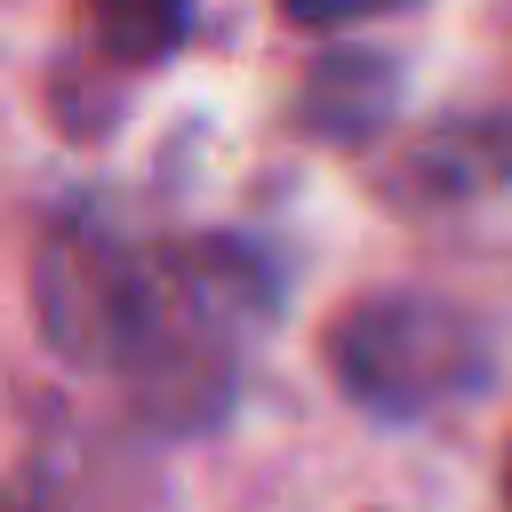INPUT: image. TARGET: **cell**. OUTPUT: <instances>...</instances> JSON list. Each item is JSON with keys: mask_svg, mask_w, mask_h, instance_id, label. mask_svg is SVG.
Here are the masks:
<instances>
[{"mask_svg": "<svg viewBox=\"0 0 512 512\" xmlns=\"http://www.w3.org/2000/svg\"><path fill=\"white\" fill-rule=\"evenodd\" d=\"M328 376L352 408L384 416V424H416V416H440L456 400L480 392L488 376V336L464 304L448 296H416V288H376V296H352L328 336Z\"/></svg>", "mask_w": 512, "mask_h": 512, "instance_id": "obj_1", "label": "cell"}, {"mask_svg": "<svg viewBox=\"0 0 512 512\" xmlns=\"http://www.w3.org/2000/svg\"><path fill=\"white\" fill-rule=\"evenodd\" d=\"M160 288H168V248H136L96 216L56 224L32 264V304L48 344L72 368H112V376H136L160 320Z\"/></svg>", "mask_w": 512, "mask_h": 512, "instance_id": "obj_2", "label": "cell"}, {"mask_svg": "<svg viewBox=\"0 0 512 512\" xmlns=\"http://www.w3.org/2000/svg\"><path fill=\"white\" fill-rule=\"evenodd\" d=\"M400 104V72L392 56L376 48H328L312 72H304V128L328 136V144H360L392 120Z\"/></svg>", "mask_w": 512, "mask_h": 512, "instance_id": "obj_3", "label": "cell"}, {"mask_svg": "<svg viewBox=\"0 0 512 512\" xmlns=\"http://www.w3.org/2000/svg\"><path fill=\"white\" fill-rule=\"evenodd\" d=\"M184 32H192V0H88V40L120 72L168 64L184 48Z\"/></svg>", "mask_w": 512, "mask_h": 512, "instance_id": "obj_4", "label": "cell"}, {"mask_svg": "<svg viewBox=\"0 0 512 512\" xmlns=\"http://www.w3.org/2000/svg\"><path fill=\"white\" fill-rule=\"evenodd\" d=\"M392 8H408V0H280V16L304 24V32H344V24H368V16H392Z\"/></svg>", "mask_w": 512, "mask_h": 512, "instance_id": "obj_5", "label": "cell"}, {"mask_svg": "<svg viewBox=\"0 0 512 512\" xmlns=\"http://www.w3.org/2000/svg\"><path fill=\"white\" fill-rule=\"evenodd\" d=\"M504 496H512V472H504Z\"/></svg>", "mask_w": 512, "mask_h": 512, "instance_id": "obj_6", "label": "cell"}]
</instances>
